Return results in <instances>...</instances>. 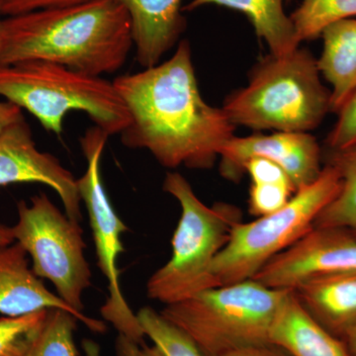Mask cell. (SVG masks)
Masks as SVG:
<instances>
[{
	"label": "cell",
	"mask_w": 356,
	"mask_h": 356,
	"mask_svg": "<svg viewBox=\"0 0 356 356\" xmlns=\"http://www.w3.org/2000/svg\"><path fill=\"white\" fill-rule=\"evenodd\" d=\"M113 83L131 116L122 144L147 149L165 168H212L235 136L224 110L203 99L187 40L163 64L116 77Z\"/></svg>",
	"instance_id": "6da1fadb"
},
{
	"label": "cell",
	"mask_w": 356,
	"mask_h": 356,
	"mask_svg": "<svg viewBox=\"0 0 356 356\" xmlns=\"http://www.w3.org/2000/svg\"><path fill=\"white\" fill-rule=\"evenodd\" d=\"M133 44L125 7L88 0L3 19L0 65L44 60L102 76L125 65Z\"/></svg>",
	"instance_id": "7a4b0ae2"
},
{
	"label": "cell",
	"mask_w": 356,
	"mask_h": 356,
	"mask_svg": "<svg viewBox=\"0 0 356 356\" xmlns=\"http://www.w3.org/2000/svg\"><path fill=\"white\" fill-rule=\"evenodd\" d=\"M307 49L269 55L255 65L245 88L231 93L224 110L231 123L255 131L309 133L331 112V89Z\"/></svg>",
	"instance_id": "3957f363"
},
{
	"label": "cell",
	"mask_w": 356,
	"mask_h": 356,
	"mask_svg": "<svg viewBox=\"0 0 356 356\" xmlns=\"http://www.w3.org/2000/svg\"><path fill=\"white\" fill-rule=\"evenodd\" d=\"M0 96L27 110L58 136L72 111L88 114L109 136L121 134L131 122L113 81L44 60L0 65Z\"/></svg>",
	"instance_id": "277c9868"
},
{
	"label": "cell",
	"mask_w": 356,
	"mask_h": 356,
	"mask_svg": "<svg viewBox=\"0 0 356 356\" xmlns=\"http://www.w3.org/2000/svg\"><path fill=\"white\" fill-rule=\"evenodd\" d=\"M163 191L177 199L181 214L172 236V257L149 277L147 292L149 298L170 305L217 286L213 264L243 215L231 204L206 205L178 172L166 173Z\"/></svg>",
	"instance_id": "5b68a950"
},
{
	"label": "cell",
	"mask_w": 356,
	"mask_h": 356,
	"mask_svg": "<svg viewBox=\"0 0 356 356\" xmlns=\"http://www.w3.org/2000/svg\"><path fill=\"white\" fill-rule=\"evenodd\" d=\"M289 291L248 280L209 288L165 305L159 313L204 356H220L243 346L270 343L274 318Z\"/></svg>",
	"instance_id": "8992f818"
},
{
	"label": "cell",
	"mask_w": 356,
	"mask_h": 356,
	"mask_svg": "<svg viewBox=\"0 0 356 356\" xmlns=\"http://www.w3.org/2000/svg\"><path fill=\"white\" fill-rule=\"evenodd\" d=\"M341 179L331 165L295 192L281 209L250 222H238L213 264L217 286L252 280L276 255L292 247L315 227L322 211L336 197Z\"/></svg>",
	"instance_id": "52a82bcc"
},
{
	"label": "cell",
	"mask_w": 356,
	"mask_h": 356,
	"mask_svg": "<svg viewBox=\"0 0 356 356\" xmlns=\"http://www.w3.org/2000/svg\"><path fill=\"white\" fill-rule=\"evenodd\" d=\"M17 212L14 240L31 257L33 271L51 281L67 305L83 313V295L90 287L91 271L79 222L60 212L44 193L33 196L29 204L20 201Z\"/></svg>",
	"instance_id": "ba28073f"
},
{
	"label": "cell",
	"mask_w": 356,
	"mask_h": 356,
	"mask_svg": "<svg viewBox=\"0 0 356 356\" xmlns=\"http://www.w3.org/2000/svg\"><path fill=\"white\" fill-rule=\"evenodd\" d=\"M108 138V134L97 126L89 128L81 138V146L88 161V168L83 177L77 179V185L81 201L88 212L97 264L106 278L108 287V298L100 309V313L119 334L143 346L146 336L121 289L118 261L125 250L121 235L128 228L115 212L100 172L103 149Z\"/></svg>",
	"instance_id": "9c48e42d"
},
{
	"label": "cell",
	"mask_w": 356,
	"mask_h": 356,
	"mask_svg": "<svg viewBox=\"0 0 356 356\" xmlns=\"http://www.w3.org/2000/svg\"><path fill=\"white\" fill-rule=\"evenodd\" d=\"M351 273H356V236L334 227H314L252 280L274 289L293 290L310 278Z\"/></svg>",
	"instance_id": "30bf717a"
},
{
	"label": "cell",
	"mask_w": 356,
	"mask_h": 356,
	"mask_svg": "<svg viewBox=\"0 0 356 356\" xmlns=\"http://www.w3.org/2000/svg\"><path fill=\"white\" fill-rule=\"evenodd\" d=\"M262 158L280 165L297 191L313 184L322 172V153L317 140L309 133L276 132L234 136L220 153V173L231 181L245 175V163Z\"/></svg>",
	"instance_id": "8fae6325"
},
{
	"label": "cell",
	"mask_w": 356,
	"mask_h": 356,
	"mask_svg": "<svg viewBox=\"0 0 356 356\" xmlns=\"http://www.w3.org/2000/svg\"><path fill=\"white\" fill-rule=\"evenodd\" d=\"M18 184L48 185L57 192L70 220L83 219L76 178L53 154L37 149L24 118L0 133V187Z\"/></svg>",
	"instance_id": "7c38bea8"
},
{
	"label": "cell",
	"mask_w": 356,
	"mask_h": 356,
	"mask_svg": "<svg viewBox=\"0 0 356 356\" xmlns=\"http://www.w3.org/2000/svg\"><path fill=\"white\" fill-rule=\"evenodd\" d=\"M60 309L69 312L90 331L103 334L102 321L79 313L54 294L29 266L28 254L19 243L0 245V314L20 317L36 312Z\"/></svg>",
	"instance_id": "4fadbf2b"
},
{
	"label": "cell",
	"mask_w": 356,
	"mask_h": 356,
	"mask_svg": "<svg viewBox=\"0 0 356 356\" xmlns=\"http://www.w3.org/2000/svg\"><path fill=\"white\" fill-rule=\"evenodd\" d=\"M125 7L137 60L145 69L159 64L186 28L182 0H114Z\"/></svg>",
	"instance_id": "5bb4252c"
},
{
	"label": "cell",
	"mask_w": 356,
	"mask_h": 356,
	"mask_svg": "<svg viewBox=\"0 0 356 356\" xmlns=\"http://www.w3.org/2000/svg\"><path fill=\"white\" fill-rule=\"evenodd\" d=\"M301 305L332 336L343 341L356 325V273L318 276L293 289Z\"/></svg>",
	"instance_id": "9a60e30c"
},
{
	"label": "cell",
	"mask_w": 356,
	"mask_h": 356,
	"mask_svg": "<svg viewBox=\"0 0 356 356\" xmlns=\"http://www.w3.org/2000/svg\"><path fill=\"white\" fill-rule=\"evenodd\" d=\"M269 339L291 356H350L343 341L312 318L293 290L276 314Z\"/></svg>",
	"instance_id": "2e32d148"
},
{
	"label": "cell",
	"mask_w": 356,
	"mask_h": 356,
	"mask_svg": "<svg viewBox=\"0 0 356 356\" xmlns=\"http://www.w3.org/2000/svg\"><path fill=\"white\" fill-rule=\"evenodd\" d=\"M321 38L318 69L331 84V112L337 114L356 91V18L330 25Z\"/></svg>",
	"instance_id": "e0dca14e"
},
{
	"label": "cell",
	"mask_w": 356,
	"mask_h": 356,
	"mask_svg": "<svg viewBox=\"0 0 356 356\" xmlns=\"http://www.w3.org/2000/svg\"><path fill=\"white\" fill-rule=\"evenodd\" d=\"M206 6L227 7L245 14L271 55L284 56L299 48L294 26L284 11V0H192L182 6V11Z\"/></svg>",
	"instance_id": "ac0fdd59"
},
{
	"label": "cell",
	"mask_w": 356,
	"mask_h": 356,
	"mask_svg": "<svg viewBox=\"0 0 356 356\" xmlns=\"http://www.w3.org/2000/svg\"><path fill=\"white\" fill-rule=\"evenodd\" d=\"M327 165L336 168L341 187L336 197L322 211L315 227H334L356 236V147L329 151Z\"/></svg>",
	"instance_id": "d6986e66"
},
{
	"label": "cell",
	"mask_w": 356,
	"mask_h": 356,
	"mask_svg": "<svg viewBox=\"0 0 356 356\" xmlns=\"http://www.w3.org/2000/svg\"><path fill=\"white\" fill-rule=\"evenodd\" d=\"M289 17L301 44L320 38L334 23L356 17V0H302Z\"/></svg>",
	"instance_id": "ffe728a7"
},
{
	"label": "cell",
	"mask_w": 356,
	"mask_h": 356,
	"mask_svg": "<svg viewBox=\"0 0 356 356\" xmlns=\"http://www.w3.org/2000/svg\"><path fill=\"white\" fill-rule=\"evenodd\" d=\"M138 320L152 346H140L142 356H204L184 332L151 307L140 309Z\"/></svg>",
	"instance_id": "44dd1931"
},
{
	"label": "cell",
	"mask_w": 356,
	"mask_h": 356,
	"mask_svg": "<svg viewBox=\"0 0 356 356\" xmlns=\"http://www.w3.org/2000/svg\"><path fill=\"white\" fill-rule=\"evenodd\" d=\"M76 322L69 312L50 309L41 331L24 356H77Z\"/></svg>",
	"instance_id": "7402d4cb"
},
{
	"label": "cell",
	"mask_w": 356,
	"mask_h": 356,
	"mask_svg": "<svg viewBox=\"0 0 356 356\" xmlns=\"http://www.w3.org/2000/svg\"><path fill=\"white\" fill-rule=\"evenodd\" d=\"M47 313L0 318V356H24L41 331Z\"/></svg>",
	"instance_id": "603a6c76"
},
{
	"label": "cell",
	"mask_w": 356,
	"mask_h": 356,
	"mask_svg": "<svg viewBox=\"0 0 356 356\" xmlns=\"http://www.w3.org/2000/svg\"><path fill=\"white\" fill-rule=\"evenodd\" d=\"M296 191L290 179L252 182L248 199L250 214L257 218L273 214L281 209Z\"/></svg>",
	"instance_id": "cb8c5ba5"
},
{
	"label": "cell",
	"mask_w": 356,
	"mask_h": 356,
	"mask_svg": "<svg viewBox=\"0 0 356 356\" xmlns=\"http://www.w3.org/2000/svg\"><path fill=\"white\" fill-rule=\"evenodd\" d=\"M337 120L327 135V149L343 151L356 147V91L337 112Z\"/></svg>",
	"instance_id": "d4e9b609"
},
{
	"label": "cell",
	"mask_w": 356,
	"mask_h": 356,
	"mask_svg": "<svg viewBox=\"0 0 356 356\" xmlns=\"http://www.w3.org/2000/svg\"><path fill=\"white\" fill-rule=\"evenodd\" d=\"M88 0H0V14L6 17L24 15L36 11L76 6Z\"/></svg>",
	"instance_id": "484cf974"
},
{
	"label": "cell",
	"mask_w": 356,
	"mask_h": 356,
	"mask_svg": "<svg viewBox=\"0 0 356 356\" xmlns=\"http://www.w3.org/2000/svg\"><path fill=\"white\" fill-rule=\"evenodd\" d=\"M220 356H291L286 350L271 343L243 346Z\"/></svg>",
	"instance_id": "4316f807"
},
{
	"label": "cell",
	"mask_w": 356,
	"mask_h": 356,
	"mask_svg": "<svg viewBox=\"0 0 356 356\" xmlns=\"http://www.w3.org/2000/svg\"><path fill=\"white\" fill-rule=\"evenodd\" d=\"M24 118L22 113V109L17 105L9 102H1L0 100V133L11 124Z\"/></svg>",
	"instance_id": "83f0119b"
},
{
	"label": "cell",
	"mask_w": 356,
	"mask_h": 356,
	"mask_svg": "<svg viewBox=\"0 0 356 356\" xmlns=\"http://www.w3.org/2000/svg\"><path fill=\"white\" fill-rule=\"evenodd\" d=\"M115 350L116 356H142L139 344L119 334L115 343Z\"/></svg>",
	"instance_id": "f1b7e54d"
},
{
	"label": "cell",
	"mask_w": 356,
	"mask_h": 356,
	"mask_svg": "<svg viewBox=\"0 0 356 356\" xmlns=\"http://www.w3.org/2000/svg\"><path fill=\"white\" fill-rule=\"evenodd\" d=\"M83 350L84 356H102L100 346L91 339H83Z\"/></svg>",
	"instance_id": "f546056e"
},
{
	"label": "cell",
	"mask_w": 356,
	"mask_h": 356,
	"mask_svg": "<svg viewBox=\"0 0 356 356\" xmlns=\"http://www.w3.org/2000/svg\"><path fill=\"white\" fill-rule=\"evenodd\" d=\"M14 240L13 227H7L0 222V245H10Z\"/></svg>",
	"instance_id": "4dcf8cb0"
},
{
	"label": "cell",
	"mask_w": 356,
	"mask_h": 356,
	"mask_svg": "<svg viewBox=\"0 0 356 356\" xmlns=\"http://www.w3.org/2000/svg\"><path fill=\"white\" fill-rule=\"evenodd\" d=\"M343 343L346 344V350L350 353V356H356V325L350 332V334L344 337Z\"/></svg>",
	"instance_id": "1f68e13d"
},
{
	"label": "cell",
	"mask_w": 356,
	"mask_h": 356,
	"mask_svg": "<svg viewBox=\"0 0 356 356\" xmlns=\"http://www.w3.org/2000/svg\"><path fill=\"white\" fill-rule=\"evenodd\" d=\"M2 23L3 19H1V14H0V49H1Z\"/></svg>",
	"instance_id": "d6a6232c"
}]
</instances>
